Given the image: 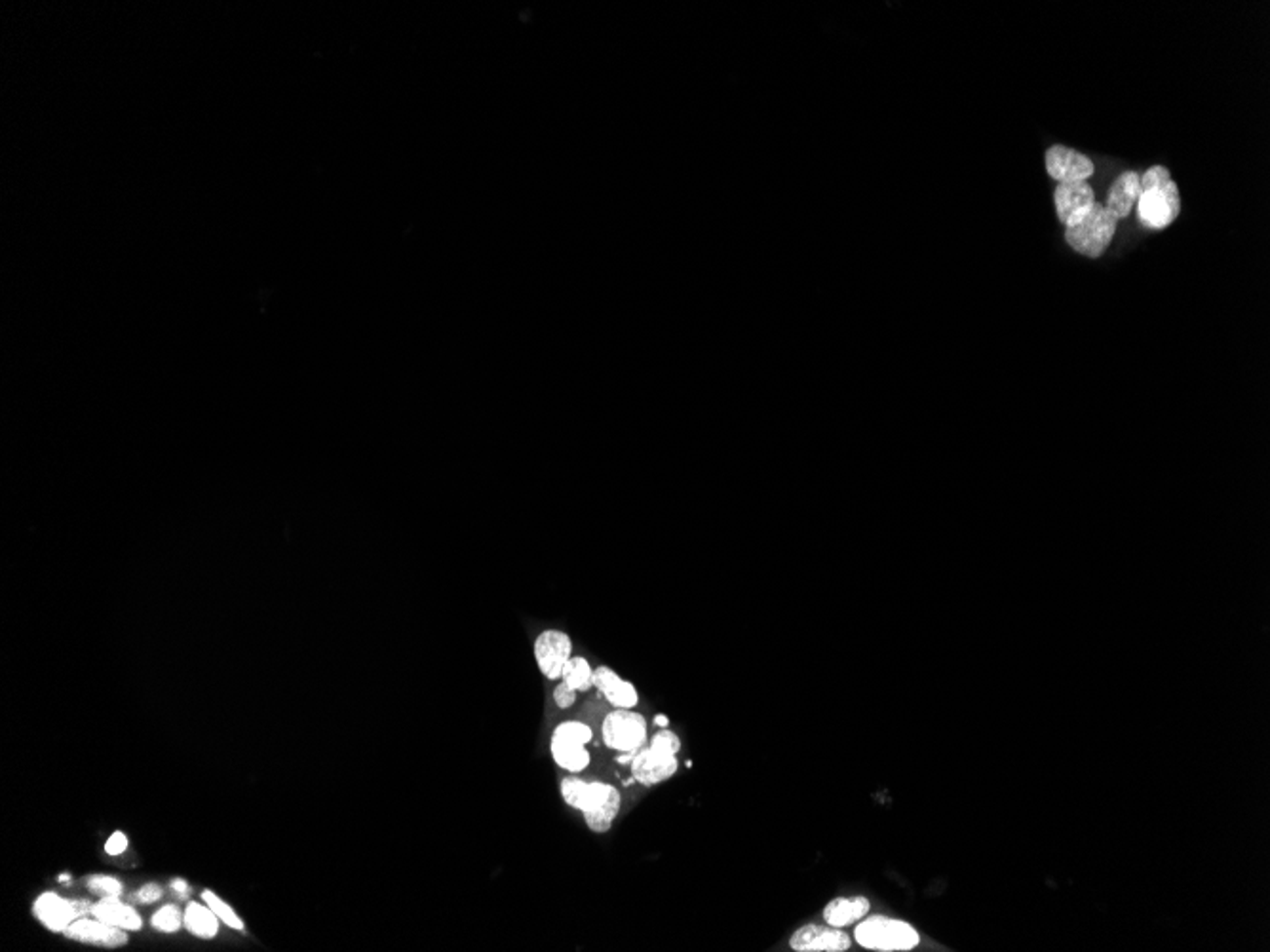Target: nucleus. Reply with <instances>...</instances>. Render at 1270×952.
Here are the masks:
<instances>
[{"instance_id":"26","label":"nucleus","mask_w":1270,"mask_h":952,"mask_svg":"<svg viewBox=\"0 0 1270 952\" xmlns=\"http://www.w3.org/2000/svg\"><path fill=\"white\" fill-rule=\"evenodd\" d=\"M128 848V839L122 831H116L110 835V839L106 843V851L108 855H120Z\"/></svg>"},{"instance_id":"21","label":"nucleus","mask_w":1270,"mask_h":952,"mask_svg":"<svg viewBox=\"0 0 1270 952\" xmlns=\"http://www.w3.org/2000/svg\"><path fill=\"white\" fill-rule=\"evenodd\" d=\"M649 745H651L653 749L664 753V755H670V757H677L679 751H681V740H679V736H677L673 730H670V728H660V730L651 738V743H649Z\"/></svg>"},{"instance_id":"22","label":"nucleus","mask_w":1270,"mask_h":952,"mask_svg":"<svg viewBox=\"0 0 1270 952\" xmlns=\"http://www.w3.org/2000/svg\"><path fill=\"white\" fill-rule=\"evenodd\" d=\"M150 922H152V926H154L156 930H160V931H164V933H174V931L179 930V926H181L179 909H177L176 905H166V907H162L160 911L154 913V917H152Z\"/></svg>"},{"instance_id":"5","label":"nucleus","mask_w":1270,"mask_h":952,"mask_svg":"<svg viewBox=\"0 0 1270 952\" xmlns=\"http://www.w3.org/2000/svg\"><path fill=\"white\" fill-rule=\"evenodd\" d=\"M594 740V730L582 721H565L556 726L550 751L560 768L571 774H580L590 766L592 755L586 745Z\"/></svg>"},{"instance_id":"18","label":"nucleus","mask_w":1270,"mask_h":952,"mask_svg":"<svg viewBox=\"0 0 1270 952\" xmlns=\"http://www.w3.org/2000/svg\"><path fill=\"white\" fill-rule=\"evenodd\" d=\"M185 926L192 935L202 939H212L219 930V917L210 907H204L200 903H189L185 911Z\"/></svg>"},{"instance_id":"16","label":"nucleus","mask_w":1270,"mask_h":952,"mask_svg":"<svg viewBox=\"0 0 1270 952\" xmlns=\"http://www.w3.org/2000/svg\"><path fill=\"white\" fill-rule=\"evenodd\" d=\"M871 909V903L868 897L854 895V897H835L824 907V922L835 928H847L862 918L868 917Z\"/></svg>"},{"instance_id":"15","label":"nucleus","mask_w":1270,"mask_h":952,"mask_svg":"<svg viewBox=\"0 0 1270 952\" xmlns=\"http://www.w3.org/2000/svg\"><path fill=\"white\" fill-rule=\"evenodd\" d=\"M1139 196H1141L1139 176L1135 172H1126V174H1121V176L1117 177V181L1113 183V186L1109 190L1107 202L1103 206L1107 208V212L1115 215L1117 219H1124V217H1128L1131 208L1137 204Z\"/></svg>"},{"instance_id":"3","label":"nucleus","mask_w":1270,"mask_h":952,"mask_svg":"<svg viewBox=\"0 0 1270 952\" xmlns=\"http://www.w3.org/2000/svg\"><path fill=\"white\" fill-rule=\"evenodd\" d=\"M854 939L868 951H913L920 941L918 931L904 920L888 917L862 918L854 930Z\"/></svg>"},{"instance_id":"10","label":"nucleus","mask_w":1270,"mask_h":952,"mask_svg":"<svg viewBox=\"0 0 1270 952\" xmlns=\"http://www.w3.org/2000/svg\"><path fill=\"white\" fill-rule=\"evenodd\" d=\"M1044 164H1046V172L1058 183L1086 181L1088 177L1094 176L1092 158L1063 145H1054L1046 150Z\"/></svg>"},{"instance_id":"4","label":"nucleus","mask_w":1270,"mask_h":952,"mask_svg":"<svg viewBox=\"0 0 1270 952\" xmlns=\"http://www.w3.org/2000/svg\"><path fill=\"white\" fill-rule=\"evenodd\" d=\"M1119 219L1107 212L1103 204H1097L1084 213L1079 221L1065 227V242L1077 253L1097 259L1111 246L1117 232Z\"/></svg>"},{"instance_id":"29","label":"nucleus","mask_w":1270,"mask_h":952,"mask_svg":"<svg viewBox=\"0 0 1270 952\" xmlns=\"http://www.w3.org/2000/svg\"><path fill=\"white\" fill-rule=\"evenodd\" d=\"M60 881H62V882H67V881H69V877H67V875H62V877H60Z\"/></svg>"},{"instance_id":"13","label":"nucleus","mask_w":1270,"mask_h":952,"mask_svg":"<svg viewBox=\"0 0 1270 952\" xmlns=\"http://www.w3.org/2000/svg\"><path fill=\"white\" fill-rule=\"evenodd\" d=\"M594 688L600 690L601 696L614 709H635V706H639V692L634 683L622 679L609 666H600L594 670Z\"/></svg>"},{"instance_id":"28","label":"nucleus","mask_w":1270,"mask_h":952,"mask_svg":"<svg viewBox=\"0 0 1270 952\" xmlns=\"http://www.w3.org/2000/svg\"><path fill=\"white\" fill-rule=\"evenodd\" d=\"M172 888H174V890H176V891H177V893H179V895H187V893H189V891H190V888H189V884H187V882H185V881H174V882H172Z\"/></svg>"},{"instance_id":"23","label":"nucleus","mask_w":1270,"mask_h":952,"mask_svg":"<svg viewBox=\"0 0 1270 952\" xmlns=\"http://www.w3.org/2000/svg\"><path fill=\"white\" fill-rule=\"evenodd\" d=\"M88 886L92 891L102 893L104 897H118L122 893V884L112 877H92Z\"/></svg>"},{"instance_id":"19","label":"nucleus","mask_w":1270,"mask_h":952,"mask_svg":"<svg viewBox=\"0 0 1270 952\" xmlns=\"http://www.w3.org/2000/svg\"><path fill=\"white\" fill-rule=\"evenodd\" d=\"M576 692H588L594 688V668L584 656H571L562 671V679Z\"/></svg>"},{"instance_id":"17","label":"nucleus","mask_w":1270,"mask_h":952,"mask_svg":"<svg viewBox=\"0 0 1270 952\" xmlns=\"http://www.w3.org/2000/svg\"><path fill=\"white\" fill-rule=\"evenodd\" d=\"M92 915H94V918L106 922L108 926H116V928L128 930V931L142 930L140 913L134 907L122 903L116 897L102 899L98 905L92 907Z\"/></svg>"},{"instance_id":"1","label":"nucleus","mask_w":1270,"mask_h":952,"mask_svg":"<svg viewBox=\"0 0 1270 952\" xmlns=\"http://www.w3.org/2000/svg\"><path fill=\"white\" fill-rule=\"evenodd\" d=\"M565 805L580 811L588 829L596 835L611 831L622 808L620 791L605 781H588L572 774L562 779Z\"/></svg>"},{"instance_id":"12","label":"nucleus","mask_w":1270,"mask_h":952,"mask_svg":"<svg viewBox=\"0 0 1270 952\" xmlns=\"http://www.w3.org/2000/svg\"><path fill=\"white\" fill-rule=\"evenodd\" d=\"M1054 204H1056L1059 223L1069 227L1094 206V190L1086 181L1059 183L1054 192Z\"/></svg>"},{"instance_id":"6","label":"nucleus","mask_w":1270,"mask_h":952,"mask_svg":"<svg viewBox=\"0 0 1270 952\" xmlns=\"http://www.w3.org/2000/svg\"><path fill=\"white\" fill-rule=\"evenodd\" d=\"M601 738L618 755H635L649 741V723L634 709H613L601 723Z\"/></svg>"},{"instance_id":"20","label":"nucleus","mask_w":1270,"mask_h":952,"mask_svg":"<svg viewBox=\"0 0 1270 952\" xmlns=\"http://www.w3.org/2000/svg\"><path fill=\"white\" fill-rule=\"evenodd\" d=\"M202 899L208 903V907H210L213 913L219 917V920H223L227 926H231V928H234V930H242V928H244L242 918L238 917V915L231 909V905L225 903L221 897H217L213 891H210V890L204 891V893H202Z\"/></svg>"},{"instance_id":"14","label":"nucleus","mask_w":1270,"mask_h":952,"mask_svg":"<svg viewBox=\"0 0 1270 952\" xmlns=\"http://www.w3.org/2000/svg\"><path fill=\"white\" fill-rule=\"evenodd\" d=\"M128 930L108 926L102 920H92V918H78L74 920L71 926L64 931L69 939L82 941V943H92V945H104V947H120L128 941Z\"/></svg>"},{"instance_id":"2","label":"nucleus","mask_w":1270,"mask_h":952,"mask_svg":"<svg viewBox=\"0 0 1270 952\" xmlns=\"http://www.w3.org/2000/svg\"><path fill=\"white\" fill-rule=\"evenodd\" d=\"M1141 196L1137 200V212L1141 221L1151 228L1169 227L1181 213V196L1177 185L1171 181L1169 170L1164 166H1153L1147 174L1139 177Z\"/></svg>"},{"instance_id":"11","label":"nucleus","mask_w":1270,"mask_h":952,"mask_svg":"<svg viewBox=\"0 0 1270 952\" xmlns=\"http://www.w3.org/2000/svg\"><path fill=\"white\" fill-rule=\"evenodd\" d=\"M630 770L635 781L643 787H655L677 774L679 761L677 757L664 755L651 745L639 749L630 763Z\"/></svg>"},{"instance_id":"24","label":"nucleus","mask_w":1270,"mask_h":952,"mask_svg":"<svg viewBox=\"0 0 1270 952\" xmlns=\"http://www.w3.org/2000/svg\"><path fill=\"white\" fill-rule=\"evenodd\" d=\"M576 696H578L576 690H572L569 684H565L564 681H558V686L554 688L556 706L560 707V709H569V707L574 706Z\"/></svg>"},{"instance_id":"25","label":"nucleus","mask_w":1270,"mask_h":952,"mask_svg":"<svg viewBox=\"0 0 1270 952\" xmlns=\"http://www.w3.org/2000/svg\"><path fill=\"white\" fill-rule=\"evenodd\" d=\"M160 897H162V888L156 886V884H147V886H143L140 891H136L132 895V899L138 901V903H154Z\"/></svg>"},{"instance_id":"8","label":"nucleus","mask_w":1270,"mask_h":952,"mask_svg":"<svg viewBox=\"0 0 1270 952\" xmlns=\"http://www.w3.org/2000/svg\"><path fill=\"white\" fill-rule=\"evenodd\" d=\"M789 947L795 952H845L850 949V935L829 924H805L793 931Z\"/></svg>"},{"instance_id":"27","label":"nucleus","mask_w":1270,"mask_h":952,"mask_svg":"<svg viewBox=\"0 0 1270 952\" xmlns=\"http://www.w3.org/2000/svg\"><path fill=\"white\" fill-rule=\"evenodd\" d=\"M653 723H655V726H658V728H668V726H670V719H668V715H662V713L655 715Z\"/></svg>"},{"instance_id":"7","label":"nucleus","mask_w":1270,"mask_h":952,"mask_svg":"<svg viewBox=\"0 0 1270 952\" xmlns=\"http://www.w3.org/2000/svg\"><path fill=\"white\" fill-rule=\"evenodd\" d=\"M572 656V639L562 630H544L534 639V660L548 681H560Z\"/></svg>"},{"instance_id":"9","label":"nucleus","mask_w":1270,"mask_h":952,"mask_svg":"<svg viewBox=\"0 0 1270 952\" xmlns=\"http://www.w3.org/2000/svg\"><path fill=\"white\" fill-rule=\"evenodd\" d=\"M92 913L86 901H71L58 893H42L35 903V915L48 930L65 931L74 920Z\"/></svg>"}]
</instances>
